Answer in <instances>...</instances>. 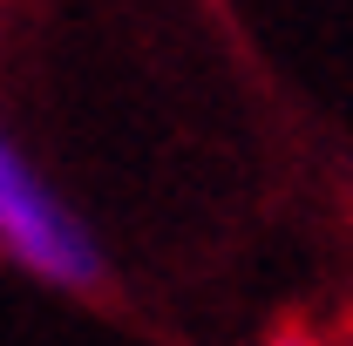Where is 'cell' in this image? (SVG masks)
<instances>
[{
  "label": "cell",
  "mask_w": 353,
  "mask_h": 346,
  "mask_svg": "<svg viewBox=\"0 0 353 346\" xmlns=\"http://www.w3.org/2000/svg\"><path fill=\"white\" fill-rule=\"evenodd\" d=\"M265 346H319V333H306V326H285V333H272Z\"/></svg>",
  "instance_id": "obj_2"
},
{
  "label": "cell",
  "mask_w": 353,
  "mask_h": 346,
  "mask_svg": "<svg viewBox=\"0 0 353 346\" xmlns=\"http://www.w3.org/2000/svg\"><path fill=\"white\" fill-rule=\"evenodd\" d=\"M0 258L34 272L54 292H109L116 265L102 252V238L82 224V211L34 170V156L14 143V130L0 123Z\"/></svg>",
  "instance_id": "obj_1"
}]
</instances>
